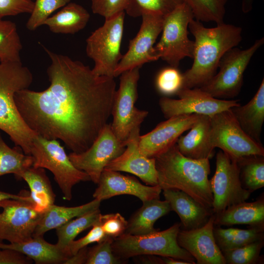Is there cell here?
Listing matches in <instances>:
<instances>
[{"mask_svg":"<svg viewBox=\"0 0 264 264\" xmlns=\"http://www.w3.org/2000/svg\"><path fill=\"white\" fill-rule=\"evenodd\" d=\"M183 74L177 67L170 66L161 69L155 79L157 90L165 96L176 94L182 88Z\"/></svg>","mask_w":264,"mask_h":264,"instance_id":"obj_39","label":"cell"},{"mask_svg":"<svg viewBox=\"0 0 264 264\" xmlns=\"http://www.w3.org/2000/svg\"><path fill=\"white\" fill-rule=\"evenodd\" d=\"M0 240L19 243L33 237L43 213L37 211L32 201L13 199L0 202Z\"/></svg>","mask_w":264,"mask_h":264,"instance_id":"obj_15","label":"cell"},{"mask_svg":"<svg viewBox=\"0 0 264 264\" xmlns=\"http://www.w3.org/2000/svg\"><path fill=\"white\" fill-rule=\"evenodd\" d=\"M211 141L214 148H219L236 159L250 155H264V148L250 137L241 128L230 109L210 117Z\"/></svg>","mask_w":264,"mask_h":264,"instance_id":"obj_11","label":"cell"},{"mask_svg":"<svg viewBox=\"0 0 264 264\" xmlns=\"http://www.w3.org/2000/svg\"><path fill=\"white\" fill-rule=\"evenodd\" d=\"M22 152L18 146L9 147L0 133V176L13 174L19 179L24 170L32 166L33 157Z\"/></svg>","mask_w":264,"mask_h":264,"instance_id":"obj_33","label":"cell"},{"mask_svg":"<svg viewBox=\"0 0 264 264\" xmlns=\"http://www.w3.org/2000/svg\"><path fill=\"white\" fill-rule=\"evenodd\" d=\"M30 155L33 158L32 166L47 169L53 174L66 200L71 199L74 185L91 180L87 173L74 166L58 140L37 134L32 140Z\"/></svg>","mask_w":264,"mask_h":264,"instance_id":"obj_6","label":"cell"},{"mask_svg":"<svg viewBox=\"0 0 264 264\" xmlns=\"http://www.w3.org/2000/svg\"><path fill=\"white\" fill-rule=\"evenodd\" d=\"M182 3L183 0H132L126 12L133 17L143 13L164 16Z\"/></svg>","mask_w":264,"mask_h":264,"instance_id":"obj_36","label":"cell"},{"mask_svg":"<svg viewBox=\"0 0 264 264\" xmlns=\"http://www.w3.org/2000/svg\"><path fill=\"white\" fill-rule=\"evenodd\" d=\"M140 127L135 128L126 140L124 152L110 161L104 169L131 173L138 177L146 185H158L154 158L143 154L139 149Z\"/></svg>","mask_w":264,"mask_h":264,"instance_id":"obj_18","label":"cell"},{"mask_svg":"<svg viewBox=\"0 0 264 264\" xmlns=\"http://www.w3.org/2000/svg\"><path fill=\"white\" fill-rule=\"evenodd\" d=\"M140 68L136 67L122 72L118 89L115 92L110 125L115 135L121 141H126L132 130L140 127L149 113L134 106L138 97Z\"/></svg>","mask_w":264,"mask_h":264,"instance_id":"obj_10","label":"cell"},{"mask_svg":"<svg viewBox=\"0 0 264 264\" xmlns=\"http://www.w3.org/2000/svg\"><path fill=\"white\" fill-rule=\"evenodd\" d=\"M32 260L18 251L0 248V264H29Z\"/></svg>","mask_w":264,"mask_h":264,"instance_id":"obj_45","label":"cell"},{"mask_svg":"<svg viewBox=\"0 0 264 264\" xmlns=\"http://www.w3.org/2000/svg\"><path fill=\"white\" fill-rule=\"evenodd\" d=\"M254 0H242V10L247 14L250 12L252 8Z\"/></svg>","mask_w":264,"mask_h":264,"instance_id":"obj_48","label":"cell"},{"mask_svg":"<svg viewBox=\"0 0 264 264\" xmlns=\"http://www.w3.org/2000/svg\"><path fill=\"white\" fill-rule=\"evenodd\" d=\"M32 82L31 71L21 61H0V130L27 155H30L32 140L37 134L22 119L14 96L17 92L28 89Z\"/></svg>","mask_w":264,"mask_h":264,"instance_id":"obj_4","label":"cell"},{"mask_svg":"<svg viewBox=\"0 0 264 264\" xmlns=\"http://www.w3.org/2000/svg\"><path fill=\"white\" fill-rule=\"evenodd\" d=\"M193 19L191 9L184 2L164 16L161 36L154 47L158 59L177 67L185 58H192L194 43L189 38L188 29Z\"/></svg>","mask_w":264,"mask_h":264,"instance_id":"obj_8","label":"cell"},{"mask_svg":"<svg viewBox=\"0 0 264 264\" xmlns=\"http://www.w3.org/2000/svg\"><path fill=\"white\" fill-rule=\"evenodd\" d=\"M264 246V239L249 243L239 248L222 251L226 264H263L260 255Z\"/></svg>","mask_w":264,"mask_h":264,"instance_id":"obj_37","label":"cell"},{"mask_svg":"<svg viewBox=\"0 0 264 264\" xmlns=\"http://www.w3.org/2000/svg\"><path fill=\"white\" fill-rule=\"evenodd\" d=\"M163 190V195L181 221V228L191 230L200 227L214 214L212 209L207 208L187 193L176 189Z\"/></svg>","mask_w":264,"mask_h":264,"instance_id":"obj_21","label":"cell"},{"mask_svg":"<svg viewBox=\"0 0 264 264\" xmlns=\"http://www.w3.org/2000/svg\"><path fill=\"white\" fill-rule=\"evenodd\" d=\"M216 171L210 180L214 214L231 205L246 201L251 193L244 189L240 178L236 160L221 150L216 154Z\"/></svg>","mask_w":264,"mask_h":264,"instance_id":"obj_12","label":"cell"},{"mask_svg":"<svg viewBox=\"0 0 264 264\" xmlns=\"http://www.w3.org/2000/svg\"><path fill=\"white\" fill-rule=\"evenodd\" d=\"M125 12L105 19L86 40V53L94 62L92 68L99 76L114 78L115 69L122 57L121 45L124 31Z\"/></svg>","mask_w":264,"mask_h":264,"instance_id":"obj_7","label":"cell"},{"mask_svg":"<svg viewBox=\"0 0 264 264\" xmlns=\"http://www.w3.org/2000/svg\"><path fill=\"white\" fill-rule=\"evenodd\" d=\"M88 247L81 248L76 253L69 257L64 264H86Z\"/></svg>","mask_w":264,"mask_h":264,"instance_id":"obj_46","label":"cell"},{"mask_svg":"<svg viewBox=\"0 0 264 264\" xmlns=\"http://www.w3.org/2000/svg\"><path fill=\"white\" fill-rule=\"evenodd\" d=\"M106 237V235L97 221L86 236L77 240H74L70 243L68 246V252L71 256L76 253L81 248L93 242H99Z\"/></svg>","mask_w":264,"mask_h":264,"instance_id":"obj_44","label":"cell"},{"mask_svg":"<svg viewBox=\"0 0 264 264\" xmlns=\"http://www.w3.org/2000/svg\"><path fill=\"white\" fill-rule=\"evenodd\" d=\"M113 239L107 237L96 245L88 247L86 264H118L124 262L117 258L113 252Z\"/></svg>","mask_w":264,"mask_h":264,"instance_id":"obj_40","label":"cell"},{"mask_svg":"<svg viewBox=\"0 0 264 264\" xmlns=\"http://www.w3.org/2000/svg\"><path fill=\"white\" fill-rule=\"evenodd\" d=\"M154 158L158 185L162 190L182 191L204 206L212 209L209 159L187 157L180 153L176 143Z\"/></svg>","mask_w":264,"mask_h":264,"instance_id":"obj_3","label":"cell"},{"mask_svg":"<svg viewBox=\"0 0 264 264\" xmlns=\"http://www.w3.org/2000/svg\"><path fill=\"white\" fill-rule=\"evenodd\" d=\"M98 222L107 237L114 239L125 232L127 221L119 213L101 214Z\"/></svg>","mask_w":264,"mask_h":264,"instance_id":"obj_42","label":"cell"},{"mask_svg":"<svg viewBox=\"0 0 264 264\" xmlns=\"http://www.w3.org/2000/svg\"><path fill=\"white\" fill-rule=\"evenodd\" d=\"M181 223L176 222L162 231L142 235L126 233L113 239L112 251L119 259L126 260L142 255L170 257L196 264L195 258L178 245L177 236Z\"/></svg>","mask_w":264,"mask_h":264,"instance_id":"obj_5","label":"cell"},{"mask_svg":"<svg viewBox=\"0 0 264 264\" xmlns=\"http://www.w3.org/2000/svg\"><path fill=\"white\" fill-rule=\"evenodd\" d=\"M264 43V38H261L245 49L235 47L229 50L220 61L219 71L199 88L218 99L237 96L242 86L244 71L253 55Z\"/></svg>","mask_w":264,"mask_h":264,"instance_id":"obj_9","label":"cell"},{"mask_svg":"<svg viewBox=\"0 0 264 264\" xmlns=\"http://www.w3.org/2000/svg\"><path fill=\"white\" fill-rule=\"evenodd\" d=\"M199 114H183L171 117L159 123L152 131L140 135V152L154 158L175 144L180 135L189 130Z\"/></svg>","mask_w":264,"mask_h":264,"instance_id":"obj_17","label":"cell"},{"mask_svg":"<svg viewBox=\"0 0 264 264\" xmlns=\"http://www.w3.org/2000/svg\"><path fill=\"white\" fill-rule=\"evenodd\" d=\"M235 160L244 189L252 193L264 186V155H250Z\"/></svg>","mask_w":264,"mask_h":264,"instance_id":"obj_32","label":"cell"},{"mask_svg":"<svg viewBox=\"0 0 264 264\" xmlns=\"http://www.w3.org/2000/svg\"><path fill=\"white\" fill-rule=\"evenodd\" d=\"M193 35V63L183 74L182 88H200L217 73L222 56L242 40V28L224 22L212 28L192 19L188 26Z\"/></svg>","mask_w":264,"mask_h":264,"instance_id":"obj_2","label":"cell"},{"mask_svg":"<svg viewBox=\"0 0 264 264\" xmlns=\"http://www.w3.org/2000/svg\"><path fill=\"white\" fill-rule=\"evenodd\" d=\"M228 0H183L191 9L194 19L203 22H224Z\"/></svg>","mask_w":264,"mask_h":264,"instance_id":"obj_35","label":"cell"},{"mask_svg":"<svg viewBox=\"0 0 264 264\" xmlns=\"http://www.w3.org/2000/svg\"><path fill=\"white\" fill-rule=\"evenodd\" d=\"M22 48L15 23L0 20V61L21 62L20 52Z\"/></svg>","mask_w":264,"mask_h":264,"instance_id":"obj_34","label":"cell"},{"mask_svg":"<svg viewBox=\"0 0 264 264\" xmlns=\"http://www.w3.org/2000/svg\"><path fill=\"white\" fill-rule=\"evenodd\" d=\"M214 214L215 226L244 224L250 227L264 229V194L253 202L245 201L233 204L222 212Z\"/></svg>","mask_w":264,"mask_h":264,"instance_id":"obj_23","label":"cell"},{"mask_svg":"<svg viewBox=\"0 0 264 264\" xmlns=\"http://www.w3.org/2000/svg\"><path fill=\"white\" fill-rule=\"evenodd\" d=\"M142 23L135 37L129 43L127 52L122 56L114 73V77L128 70L140 67L158 58L154 52L156 40L161 33L164 16L143 13Z\"/></svg>","mask_w":264,"mask_h":264,"instance_id":"obj_16","label":"cell"},{"mask_svg":"<svg viewBox=\"0 0 264 264\" xmlns=\"http://www.w3.org/2000/svg\"><path fill=\"white\" fill-rule=\"evenodd\" d=\"M215 214L202 226L191 230L180 228L177 236L178 245L188 251L198 264H226L214 236Z\"/></svg>","mask_w":264,"mask_h":264,"instance_id":"obj_19","label":"cell"},{"mask_svg":"<svg viewBox=\"0 0 264 264\" xmlns=\"http://www.w3.org/2000/svg\"><path fill=\"white\" fill-rule=\"evenodd\" d=\"M101 201L93 200L77 206L50 205L44 212L36 227L33 236H43L46 232L56 229L69 220L99 208Z\"/></svg>","mask_w":264,"mask_h":264,"instance_id":"obj_27","label":"cell"},{"mask_svg":"<svg viewBox=\"0 0 264 264\" xmlns=\"http://www.w3.org/2000/svg\"><path fill=\"white\" fill-rule=\"evenodd\" d=\"M90 18L88 11L75 2H69L44 22L53 33L73 34L84 29Z\"/></svg>","mask_w":264,"mask_h":264,"instance_id":"obj_28","label":"cell"},{"mask_svg":"<svg viewBox=\"0 0 264 264\" xmlns=\"http://www.w3.org/2000/svg\"><path fill=\"white\" fill-rule=\"evenodd\" d=\"M21 178L30 188V196L37 211L43 213L54 204L56 195L44 168L31 166L21 174L19 179Z\"/></svg>","mask_w":264,"mask_h":264,"instance_id":"obj_29","label":"cell"},{"mask_svg":"<svg viewBox=\"0 0 264 264\" xmlns=\"http://www.w3.org/2000/svg\"><path fill=\"white\" fill-rule=\"evenodd\" d=\"M189 132L180 135L176 144L185 156L194 159H210L215 149L211 141L210 117L199 114Z\"/></svg>","mask_w":264,"mask_h":264,"instance_id":"obj_22","label":"cell"},{"mask_svg":"<svg viewBox=\"0 0 264 264\" xmlns=\"http://www.w3.org/2000/svg\"><path fill=\"white\" fill-rule=\"evenodd\" d=\"M131 0H91V10L94 14L102 16L107 19L126 11Z\"/></svg>","mask_w":264,"mask_h":264,"instance_id":"obj_41","label":"cell"},{"mask_svg":"<svg viewBox=\"0 0 264 264\" xmlns=\"http://www.w3.org/2000/svg\"><path fill=\"white\" fill-rule=\"evenodd\" d=\"M34 4L33 0H0V20L7 16L30 14Z\"/></svg>","mask_w":264,"mask_h":264,"instance_id":"obj_43","label":"cell"},{"mask_svg":"<svg viewBox=\"0 0 264 264\" xmlns=\"http://www.w3.org/2000/svg\"><path fill=\"white\" fill-rule=\"evenodd\" d=\"M101 214L99 208L73 219L56 228L58 241L56 245L69 257L70 243L80 233L92 227Z\"/></svg>","mask_w":264,"mask_h":264,"instance_id":"obj_31","label":"cell"},{"mask_svg":"<svg viewBox=\"0 0 264 264\" xmlns=\"http://www.w3.org/2000/svg\"><path fill=\"white\" fill-rule=\"evenodd\" d=\"M126 146V141L118 139L110 124H107L88 149L80 153L72 152L68 156L76 168L87 173L97 184L106 166L119 156Z\"/></svg>","mask_w":264,"mask_h":264,"instance_id":"obj_13","label":"cell"},{"mask_svg":"<svg viewBox=\"0 0 264 264\" xmlns=\"http://www.w3.org/2000/svg\"><path fill=\"white\" fill-rule=\"evenodd\" d=\"M0 248L18 251L36 264H64L69 258L57 245L46 242L43 236H33L19 243H4L0 240Z\"/></svg>","mask_w":264,"mask_h":264,"instance_id":"obj_25","label":"cell"},{"mask_svg":"<svg viewBox=\"0 0 264 264\" xmlns=\"http://www.w3.org/2000/svg\"><path fill=\"white\" fill-rule=\"evenodd\" d=\"M171 211L169 202L159 199L143 202L142 206L137 210L127 221L126 233L132 235H142L154 232L155 221Z\"/></svg>","mask_w":264,"mask_h":264,"instance_id":"obj_26","label":"cell"},{"mask_svg":"<svg viewBox=\"0 0 264 264\" xmlns=\"http://www.w3.org/2000/svg\"><path fill=\"white\" fill-rule=\"evenodd\" d=\"M176 95L179 99L161 97L160 110L166 119L173 116L197 114L210 117L240 104L238 100H225L212 97L199 88H183Z\"/></svg>","mask_w":264,"mask_h":264,"instance_id":"obj_14","label":"cell"},{"mask_svg":"<svg viewBox=\"0 0 264 264\" xmlns=\"http://www.w3.org/2000/svg\"><path fill=\"white\" fill-rule=\"evenodd\" d=\"M242 130L252 139L262 144L261 136L264 122V80L252 98L246 104L230 108Z\"/></svg>","mask_w":264,"mask_h":264,"instance_id":"obj_24","label":"cell"},{"mask_svg":"<svg viewBox=\"0 0 264 264\" xmlns=\"http://www.w3.org/2000/svg\"><path fill=\"white\" fill-rule=\"evenodd\" d=\"M51 63L45 90L17 92V108L27 126L48 139L61 140L72 152L88 149L108 124L116 83L99 76L82 62L55 53L44 46Z\"/></svg>","mask_w":264,"mask_h":264,"instance_id":"obj_1","label":"cell"},{"mask_svg":"<svg viewBox=\"0 0 264 264\" xmlns=\"http://www.w3.org/2000/svg\"><path fill=\"white\" fill-rule=\"evenodd\" d=\"M215 241L221 251L240 247L253 242L264 239V229L249 227L246 229L214 226Z\"/></svg>","mask_w":264,"mask_h":264,"instance_id":"obj_30","label":"cell"},{"mask_svg":"<svg viewBox=\"0 0 264 264\" xmlns=\"http://www.w3.org/2000/svg\"><path fill=\"white\" fill-rule=\"evenodd\" d=\"M71 0H35L32 12L26 24V28L33 31L43 25L50 15L64 7Z\"/></svg>","mask_w":264,"mask_h":264,"instance_id":"obj_38","label":"cell"},{"mask_svg":"<svg viewBox=\"0 0 264 264\" xmlns=\"http://www.w3.org/2000/svg\"><path fill=\"white\" fill-rule=\"evenodd\" d=\"M97 184L93 197L101 201L114 196L129 195L138 198L143 202L160 199L162 191L158 185H145L132 176L105 169L102 173Z\"/></svg>","mask_w":264,"mask_h":264,"instance_id":"obj_20","label":"cell"},{"mask_svg":"<svg viewBox=\"0 0 264 264\" xmlns=\"http://www.w3.org/2000/svg\"><path fill=\"white\" fill-rule=\"evenodd\" d=\"M7 199L28 200L33 202L30 196V193L27 192V191L24 192L23 194L21 193L19 195H15L0 191V202L3 200Z\"/></svg>","mask_w":264,"mask_h":264,"instance_id":"obj_47","label":"cell"}]
</instances>
